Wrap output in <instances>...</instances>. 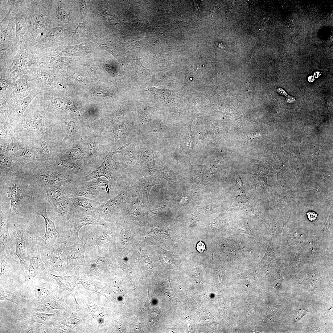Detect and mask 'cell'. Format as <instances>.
<instances>
[{"label":"cell","mask_w":333,"mask_h":333,"mask_svg":"<svg viewBox=\"0 0 333 333\" xmlns=\"http://www.w3.org/2000/svg\"><path fill=\"white\" fill-rule=\"evenodd\" d=\"M48 1H30L28 7L32 23V31L28 45L33 46L44 38L53 28L50 26Z\"/></svg>","instance_id":"6da1fadb"},{"label":"cell","mask_w":333,"mask_h":333,"mask_svg":"<svg viewBox=\"0 0 333 333\" xmlns=\"http://www.w3.org/2000/svg\"><path fill=\"white\" fill-rule=\"evenodd\" d=\"M107 223L95 214L75 213L70 219L58 229L60 230L64 244L69 245L75 243L80 238L79 232L81 228L88 225H100L104 226Z\"/></svg>","instance_id":"7a4b0ae2"},{"label":"cell","mask_w":333,"mask_h":333,"mask_svg":"<svg viewBox=\"0 0 333 333\" xmlns=\"http://www.w3.org/2000/svg\"><path fill=\"white\" fill-rule=\"evenodd\" d=\"M100 225L83 229L81 237L86 242L85 252L87 255H105L106 245L108 244L109 232L104 230Z\"/></svg>","instance_id":"3957f363"},{"label":"cell","mask_w":333,"mask_h":333,"mask_svg":"<svg viewBox=\"0 0 333 333\" xmlns=\"http://www.w3.org/2000/svg\"><path fill=\"white\" fill-rule=\"evenodd\" d=\"M63 245L61 241L57 242L51 246L41 245V257L47 272L63 273L66 271L67 259L62 250Z\"/></svg>","instance_id":"277c9868"},{"label":"cell","mask_w":333,"mask_h":333,"mask_svg":"<svg viewBox=\"0 0 333 333\" xmlns=\"http://www.w3.org/2000/svg\"><path fill=\"white\" fill-rule=\"evenodd\" d=\"M19 1H14L9 4L12 15L14 18L15 26L16 38L19 43H26L31 35L32 23L30 16L27 9H19Z\"/></svg>","instance_id":"5b68a950"},{"label":"cell","mask_w":333,"mask_h":333,"mask_svg":"<svg viewBox=\"0 0 333 333\" xmlns=\"http://www.w3.org/2000/svg\"><path fill=\"white\" fill-rule=\"evenodd\" d=\"M10 233L11 238L15 245L13 254L18 258L22 267L27 268L31 254L29 244L30 235L24 227H17Z\"/></svg>","instance_id":"8992f818"},{"label":"cell","mask_w":333,"mask_h":333,"mask_svg":"<svg viewBox=\"0 0 333 333\" xmlns=\"http://www.w3.org/2000/svg\"><path fill=\"white\" fill-rule=\"evenodd\" d=\"M29 244L31 254L25 278V282H27L32 281L39 273L47 272L41 257V243L37 235L30 236Z\"/></svg>","instance_id":"52a82bcc"},{"label":"cell","mask_w":333,"mask_h":333,"mask_svg":"<svg viewBox=\"0 0 333 333\" xmlns=\"http://www.w3.org/2000/svg\"><path fill=\"white\" fill-rule=\"evenodd\" d=\"M86 242L81 237L73 244L68 245L63 244L62 250L67 259L66 272L68 273L76 266L82 265L85 262Z\"/></svg>","instance_id":"ba28073f"},{"label":"cell","mask_w":333,"mask_h":333,"mask_svg":"<svg viewBox=\"0 0 333 333\" xmlns=\"http://www.w3.org/2000/svg\"><path fill=\"white\" fill-rule=\"evenodd\" d=\"M26 43H19L18 51L13 60L7 70L3 74L12 79L16 80L18 77L26 73L29 69L27 65L28 48Z\"/></svg>","instance_id":"9c48e42d"},{"label":"cell","mask_w":333,"mask_h":333,"mask_svg":"<svg viewBox=\"0 0 333 333\" xmlns=\"http://www.w3.org/2000/svg\"><path fill=\"white\" fill-rule=\"evenodd\" d=\"M105 192H106L105 188L98 186L96 184L95 180L93 179L73 184L72 188V197H82L100 202Z\"/></svg>","instance_id":"30bf717a"},{"label":"cell","mask_w":333,"mask_h":333,"mask_svg":"<svg viewBox=\"0 0 333 333\" xmlns=\"http://www.w3.org/2000/svg\"><path fill=\"white\" fill-rule=\"evenodd\" d=\"M47 203L44 202L36 214L42 216L44 219L45 231L43 235L40 237L37 236L39 240L41 245L47 246H51L58 242V238H62V236L60 231L57 230L54 221L47 216L46 209Z\"/></svg>","instance_id":"8fae6325"},{"label":"cell","mask_w":333,"mask_h":333,"mask_svg":"<svg viewBox=\"0 0 333 333\" xmlns=\"http://www.w3.org/2000/svg\"><path fill=\"white\" fill-rule=\"evenodd\" d=\"M76 212V208L70 198L56 203L52 208L50 216L59 228Z\"/></svg>","instance_id":"7c38bea8"},{"label":"cell","mask_w":333,"mask_h":333,"mask_svg":"<svg viewBox=\"0 0 333 333\" xmlns=\"http://www.w3.org/2000/svg\"><path fill=\"white\" fill-rule=\"evenodd\" d=\"M18 43L16 38L14 20L10 9L0 22V49Z\"/></svg>","instance_id":"4fadbf2b"},{"label":"cell","mask_w":333,"mask_h":333,"mask_svg":"<svg viewBox=\"0 0 333 333\" xmlns=\"http://www.w3.org/2000/svg\"><path fill=\"white\" fill-rule=\"evenodd\" d=\"M73 184L63 185H44L47 201L52 207L57 202L72 197V187Z\"/></svg>","instance_id":"5bb4252c"},{"label":"cell","mask_w":333,"mask_h":333,"mask_svg":"<svg viewBox=\"0 0 333 333\" xmlns=\"http://www.w3.org/2000/svg\"><path fill=\"white\" fill-rule=\"evenodd\" d=\"M0 216V250H5L14 253L15 245L9 233L8 228L9 216L4 214L1 208Z\"/></svg>","instance_id":"9a60e30c"},{"label":"cell","mask_w":333,"mask_h":333,"mask_svg":"<svg viewBox=\"0 0 333 333\" xmlns=\"http://www.w3.org/2000/svg\"><path fill=\"white\" fill-rule=\"evenodd\" d=\"M76 209V213L87 214H97L101 203L99 201L82 197L71 198Z\"/></svg>","instance_id":"2e32d148"},{"label":"cell","mask_w":333,"mask_h":333,"mask_svg":"<svg viewBox=\"0 0 333 333\" xmlns=\"http://www.w3.org/2000/svg\"><path fill=\"white\" fill-rule=\"evenodd\" d=\"M13 253L5 250H0V277L13 269H17L18 266H21L18 258Z\"/></svg>","instance_id":"e0dca14e"},{"label":"cell","mask_w":333,"mask_h":333,"mask_svg":"<svg viewBox=\"0 0 333 333\" xmlns=\"http://www.w3.org/2000/svg\"><path fill=\"white\" fill-rule=\"evenodd\" d=\"M21 191L17 184L11 181L7 192L10 201V207L8 216L9 217L18 214L20 211V204L22 199Z\"/></svg>","instance_id":"ac0fdd59"},{"label":"cell","mask_w":333,"mask_h":333,"mask_svg":"<svg viewBox=\"0 0 333 333\" xmlns=\"http://www.w3.org/2000/svg\"><path fill=\"white\" fill-rule=\"evenodd\" d=\"M38 177L39 180L43 183L44 185H63L74 184L78 182L77 180L70 176L56 173L41 175Z\"/></svg>","instance_id":"d6986e66"},{"label":"cell","mask_w":333,"mask_h":333,"mask_svg":"<svg viewBox=\"0 0 333 333\" xmlns=\"http://www.w3.org/2000/svg\"><path fill=\"white\" fill-rule=\"evenodd\" d=\"M19 47V44L17 43L0 49L1 72H4L8 68L18 51Z\"/></svg>","instance_id":"ffe728a7"},{"label":"cell","mask_w":333,"mask_h":333,"mask_svg":"<svg viewBox=\"0 0 333 333\" xmlns=\"http://www.w3.org/2000/svg\"><path fill=\"white\" fill-rule=\"evenodd\" d=\"M16 80L13 91L9 96L27 92L36 88L32 79L27 72L18 77Z\"/></svg>","instance_id":"44dd1931"},{"label":"cell","mask_w":333,"mask_h":333,"mask_svg":"<svg viewBox=\"0 0 333 333\" xmlns=\"http://www.w3.org/2000/svg\"><path fill=\"white\" fill-rule=\"evenodd\" d=\"M34 291V302L36 304L39 305L43 303L46 299L48 298L52 293V289L51 284L41 281L35 285Z\"/></svg>","instance_id":"7402d4cb"},{"label":"cell","mask_w":333,"mask_h":333,"mask_svg":"<svg viewBox=\"0 0 333 333\" xmlns=\"http://www.w3.org/2000/svg\"><path fill=\"white\" fill-rule=\"evenodd\" d=\"M27 314L28 322L30 323H38L48 327L52 325L56 320V313L48 314L36 312Z\"/></svg>","instance_id":"603a6c76"},{"label":"cell","mask_w":333,"mask_h":333,"mask_svg":"<svg viewBox=\"0 0 333 333\" xmlns=\"http://www.w3.org/2000/svg\"><path fill=\"white\" fill-rule=\"evenodd\" d=\"M66 306L61 298L54 295L48 302L38 305L33 309L35 312H48L56 309H65Z\"/></svg>","instance_id":"cb8c5ba5"},{"label":"cell","mask_w":333,"mask_h":333,"mask_svg":"<svg viewBox=\"0 0 333 333\" xmlns=\"http://www.w3.org/2000/svg\"><path fill=\"white\" fill-rule=\"evenodd\" d=\"M158 255L163 265L167 268L174 269L177 260L172 252L166 250L160 246L158 248Z\"/></svg>","instance_id":"d4e9b609"},{"label":"cell","mask_w":333,"mask_h":333,"mask_svg":"<svg viewBox=\"0 0 333 333\" xmlns=\"http://www.w3.org/2000/svg\"><path fill=\"white\" fill-rule=\"evenodd\" d=\"M64 6V2L63 1H60L56 10V19L60 25L68 23L70 18L69 14L65 11Z\"/></svg>","instance_id":"484cf974"},{"label":"cell","mask_w":333,"mask_h":333,"mask_svg":"<svg viewBox=\"0 0 333 333\" xmlns=\"http://www.w3.org/2000/svg\"><path fill=\"white\" fill-rule=\"evenodd\" d=\"M30 150L29 153V149H27L20 155L17 157L18 162L20 163H24L30 161L37 160L41 162L43 160V157L37 153H31Z\"/></svg>","instance_id":"4316f807"},{"label":"cell","mask_w":333,"mask_h":333,"mask_svg":"<svg viewBox=\"0 0 333 333\" xmlns=\"http://www.w3.org/2000/svg\"><path fill=\"white\" fill-rule=\"evenodd\" d=\"M169 230L170 229L166 225L161 228H157L153 227L150 231V234L153 237L163 242L166 240H172L171 238L168 234V232Z\"/></svg>","instance_id":"83f0119b"},{"label":"cell","mask_w":333,"mask_h":333,"mask_svg":"<svg viewBox=\"0 0 333 333\" xmlns=\"http://www.w3.org/2000/svg\"><path fill=\"white\" fill-rule=\"evenodd\" d=\"M148 88L155 98L160 102L165 101L170 94V91L168 90L160 89L153 87Z\"/></svg>","instance_id":"f1b7e54d"},{"label":"cell","mask_w":333,"mask_h":333,"mask_svg":"<svg viewBox=\"0 0 333 333\" xmlns=\"http://www.w3.org/2000/svg\"><path fill=\"white\" fill-rule=\"evenodd\" d=\"M0 294L1 300H5L16 303L18 302V297L11 292L1 289Z\"/></svg>","instance_id":"f546056e"},{"label":"cell","mask_w":333,"mask_h":333,"mask_svg":"<svg viewBox=\"0 0 333 333\" xmlns=\"http://www.w3.org/2000/svg\"><path fill=\"white\" fill-rule=\"evenodd\" d=\"M156 182L154 180H151L145 182L144 184L142 187V193L143 199L148 202V196L150 190L152 187Z\"/></svg>","instance_id":"4dcf8cb0"},{"label":"cell","mask_w":333,"mask_h":333,"mask_svg":"<svg viewBox=\"0 0 333 333\" xmlns=\"http://www.w3.org/2000/svg\"><path fill=\"white\" fill-rule=\"evenodd\" d=\"M0 80V89L1 93L4 92L9 89L10 84L11 85L10 81L5 76L1 75Z\"/></svg>","instance_id":"1f68e13d"},{"label":"cell","mask_w":333,"mask_h":333,"mask_svg":"<svg viewBox=\"0 0 333 333\" xmlns=\"http://www.w3.org/2000/svg\"><path fill=\"white\" fill-rule=\"evenodd\" d=\"M67 128V132L64 139H67L73 136L75 134L76 130V125L75 122L72 121L66 122Z\"/></svg>","instance_id":"d6a6232c"},{"label":"cell","mask_w":333,"mask_h":333,"mask_svg":"<svg viewBox=\"0 0 333 333\" xmlns=\"http://www.w3.org/2000/svg\"><path fill=\"white\" fill-rule=\"evenodd\" d=\"M96 179L95 182L97 185L101 187H104L106 190L107 194L109 195L110 190L109 187V181L100 178H97Z\"/></svg>","instance_id":"836d02e7"},{"label":"cell","mask_w":333,"mask_h":333,"mask_svg":"<svg viewBox=\"0 0 333 333\" xmlns=\"http://www.w3.org/2000/svg\"><path fill=\"white\" fill-rule=\"evenodd\" d=\"M96 146V144L95 140L92 138L90 139L88 142V148L89 152L90 158L89 159V163L92 162V158L94 154Z\"/></svg>","instance_id":"e575fe53"},{"label":"cell","mask_w":333,"mask_h":333,"mask_svg":"<svg viewBox=\"0 0 333 333\" xmlns=\"http://www.w3.org/2000/svg\"><path fill=\"white\" fill-rule=\"evenodd\" d=\"M94 92L95 95L100 97H105L111 94L106 90L102 88L97 89L95 90Z\"/></svg>","instance_id":"d590c367"},{"label":"cell","mask_w":333,"mask_h":333,"mask_svg":"<svg viewBox=\"0 0 333 333\" xmlns=\"http://www.w3.org/2000/svg\"><path fill=\"white\" fill-rule=\"evenodd\" d=\"M0 164L2 166L7 167H11L12 165L11 161L1 154L0 155Z\"/></svg>","instance_id":"8d00e7d4"},{"label":"cell","mask_w":333,"mask_h":333,"mask_svg":"<svg viewBox=\"0 0 333 333\" xmlns=\"http://www.w3.org/2000/svg\"><path fill=\"white\" fill-rule=\"evenodd\" d=\"M80 6L81 14L83 16L85 14L87 9V6L85 2L81 1L80 2Z\"/></svg>","instance_id":"74e56055"},{"label":"cell","mask_w":333,"mask_h":333,"mask_svg":"<svg viewBox=\"0 0 333 333\" xmlns=\"http://www.w3.org/2000/svg\"><path fill=\"white\" fill-rule=\"evenodd\" d=\"M196 249L199 252L202 253L206 250V246L203 242L200 241L197 244Z\"/></svg>","instance_id":"f35d334b"},{"label":"cell","mask_w":333,"mask_h":333,"mask_svg":"<svg viewBox=\"0 0 333 333\" xmlns=\"http://www.w3.org/2000/svg\"><path fill=\"white\" fill-rule=\"evenodd\" d=\"M308 218L311 221L315 220L318 217L317 214L315 212L310 211L307 213Z\"/></svg>","instance_id":"ab89813d"},{"label":"cell","mask_w":333,"mask_h":333,"mask_svg":"<svg viewBox=\"0 0 333 333\" xmlns=\"http://www.w3.org/2000/svg\"><path fill=\"white\" fill-rule=\"evenodd\" d=\"M41 147L42 148L43 151L46 152L48 154L49 153V151L47 148L46 143L44 141H43L42 142L41 145Z\"/></svg>","instance_id":"60d3db41"},{"label":"cell","mask_w":333,"mask_h":333,"mask_svg":"<svg viewBox=\"0 0 333 333\" xmlns=\"http://www.w3.org/2000/svg\"><path fill=\"white\" fill-rule=\"evenodd\" d=\"M215 44L219 48L222 49H225V47L223 43H216Z\"/></svg>","instance_id":"b9f144b4"}]
</instances>
